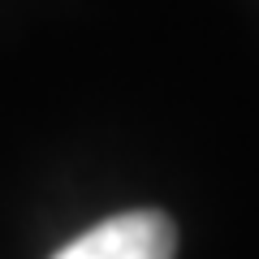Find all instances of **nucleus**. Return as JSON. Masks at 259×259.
Wrapping results in <instances>:
<instances>
[{"instance_id": "nucleus-1", "label": "nucleus", "mask_w": 259, "mask_h": 259, "mask_svg": "<svg viewBox=\"0 0 259 259\" xmlns=\"http://www.w3.org/2000/svg\"><path fill=\"white\" fill-rule=\"evenodd\" d=\"M177 229L164 212H125L87 229L52 259H173Z\"/></svg>"}]
</instances>
